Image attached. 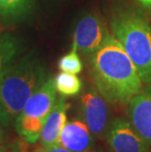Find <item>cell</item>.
<instances>
[{
	"instance_id": "6da1fadb",
	"label": "cell",
	"mask_w": 151,
	"mask_h": 152,
	"mask_svg": "<svg viewBox=\"0 0 151 152\" xmlns=\"http://www.w3.org/2000/svg\"><path fill=\"white\" fill-rule=\"evenodd\" d=\"M91 71L96 89L113 104H128L142 88L136 66L113 34L91 55Z\"/></svg>"
},
{
	"instance_id": "7a4b0ae2",
	"label": "cell",
	"mask_w": 151,
	"mask_h": 152,
	"mask_svg": "<svg viewBox=\"0 0 151 152\" xmlns=\"http://www.w3.org/2000/svg\"><path fill=\"white\" fill-rule=\"evenodd\" d=\"M47 80L46 70L34 51L17 58L0 83V123L14 125L31 94Z\"/></svg>"
},
{
	"instance_id": "3957f363",
	"label": "cell",
	"mask_w": 151,
	"mask_h": 152,
	"mask_svg": "<svg viewBox=\"0 0 151 152\" xmlns=\"http://www.w3.org/2000/svg\"><path fill=\"white\" fill-rule=\"evenodd\" d=\"M114 37L133 61L142 83L151 86V27L136 11L121 10L111 21Z\"/></svg>"
},
{
	"instance_id": "277c9868",
	"label": "cell",
	"mask_w": 151,
	"mask_h": 152,
	"mask_svg": "<svg viewBox=\"0 0 151 152\" xmlns=\"http://www.w3.org/2000/svg\"><path fill=\"white\" fill-rule=\"evenodd\" d=\"M112 35L98 16L86 15L77 24L73 34L72 49L92 55L107 42Z\"/></svg>"
},
{
	"instance_id": "5b68a950",
	"label": "cell",
	"mask_w": 151,
	"mask_h": 152,
	"mask_svg": "<svg viewBox=\"0 0 151 152\" xmlns=\"http://www.w3.org/2000/svg\"><path fill=\"white\" fill-rule=\"evenodd\" d=\"M106 137L113 152H150L148 143L124 119L112 123Z\"/></svg>"
},
{
	"instance_id": "8992f818",
	"label": "cell",
	"mask_w": 151,
	"mask_h": 152,
	"mask_svg": "<svg viewBox=\"0 0 151 152\" xmlns=\"http://www.w3.org/2000/svg\"><path fill=\"white\" fill-rule=\"evenodd\" d=\"M82 121L88 127L92 134L100 135L108 122V108L106 100L98 90L89 88L80 100Z\"/></svg>"
},
{
	"instance_id": "52a82bcc",
	"label": "cell",
	"mask_w": 151,
	"mask_h": 152,
	"mask_svg": "<svg viewBox=\"0 0 151 152\" xmlns=\"http://www.w3.org/2000/svg\"><path fill=\"white\" fill-rule=\"evenodd\" d=\"M130 123L151 147V86L142 87L128 102Z\"/></svg>"
},
{
	"instance_id": "ba28073f",
	"label": "cell",
	"mask_w": 151,
	"mask_h": 152,
	"mask_svg": "<svg viewBox=\"0 0 151 152\" xmlns=\"http://www.w3.org/2000/svg\"><path fill=\"white\" fill-rule=\"evenodd\" d=\"M56 101L57 90L54 79H47L28 98L21 114L45 124L48 115L56 104Z\"/></svg>"
},
{
	"instance_id": "9c48e42d",
	"label": "cell",
	"mask_w": 151,
	"mask_h": 152,
	"mask_svg": "<svg viewBox=\"0 0 151 152\" xmlns=\"http://www.w3.org/2000/svg\"><path fill=\"white\" fill-rule=\"evenodd\" d=\"M68 109L69 104L66 101L65 96H61L56 101V104L51 110L43 126L39 138L41 147H50L59 144L61 132L67 123Z\"/></svg>"
},
{
	"instance_id": "30bf717a",
	"label": "cell",
	"mask_w": 151,
	"mask_h": 152,
	"mask_svg": "<svg viewBox=\"0 0 151 152\" xmlns=\"http://www.w3.org/2000/svg\"><path fill=\"white\" fill-rule=\"evenodd\" d=\"M91 132L82 120L66 123L61 132L59 144L73 152H86L92 145Z\"/></svg>"
},
{
	"instance_id": "8fae6325",
	"label": "cell",
	"mask_w": 151,
	"mask_h": 152,
	"mask_svg": "<svg viewBox=\"0 0 151 152\" xmlns=\"http://www.w3.org/2000/svg\"><path fill=\"white\" fill-rule=\"evenodd\" d=\"M35 0H0V23L4 26L19 24L33 14Z\"/></svg>"
},
{
	"instance_id": "7c38bea8",
	"label": "cell",
	"mask_w": 151,
	"mask_h": 152,
	"mask_svg": "<svg viewBox=\"0 0 151 152\" xmlns=\"http://www.w3.org/2000/svg\"><path fill=\"white\" fill-rule=\"evenodd\" d=\"M23 50L20 38L10 33L0 34V83L12 63L19 58Z\"/></svg>"
},
{
	"instance_id": "4fadbf2b",
	"label": "cell",
	"mask_w": 151,
	"mask_h": 152,
	"mask_svg": "<svg viewBox=\"0 0 151 152\" xmlns=\"http://www.w3.org/2000/svg\"><path fill=\"white\" fill-rule=\"evenodd\" d=\"M56 90L62 96H75L82 90V80L75 74L61 72L54 77Z\"/></svg>"
},
{
	"instance_id": "5bb4252c",
	"label": "cell",
	"mask_w": 151,
	"mask_h": 152,
	"mask_svg": "<svg viewBox=\"0 0 151 152\" xmlns=\"http://www.w3.org/2000/svg\"><path fill=\"white\" fill-rule=\"evenodd\" d=\"M58 67L61 72H66L71 74H80L82 71V62L80 58L78 51L72 49L60 58Z\"/></svg>"
},
{
	"instance_id": "9a60e30c",
	"label": "cell",
	"mask_w": 151,
	"mask_h": 152,
	"mask_svg": "<svg viewBox=\"0 0 151 152\" xmlns=\"http://www.w3.org/2000/svg\"><path fill=\"white\" fill-rule=\"evenodd\" d=\"M28 142L22 140H14L0 143V152H28Z\"/></svg>"
},
{
	"instance_id": "2e32d148",
	"label": "cell",
	"mask_w": 151,
	"mask_h": 152,
	"mask_svg": "<svg viewBox=\"0 0 151 152\" xmlns=\"http://www.w3.org/2000/svg\"><path fill=\"white\" fill-rule=\"evenodd\" d=\"M37 152H73L67 148L63 147L62 145L60 144H56V145H53V146H50V147H40L36 149Z\"/></svg>"
},
{
	"instance_id": "e0dca14e",
	"label": "cell",
	"mask_w": 151,
	"mask_h": 152,
	"mask_svg": "<svg viewBox=\"0 0 151 152\" xmlns=\"http://www.w3.org/2000/svg\"><path fill=\"white\" fill-rule=\"evenodd\" d=\"M4 128H5L4 126L0 123V143L7 141V134H6V132L4 130Z\"/></svg>"
},
{
	"instance_id": "ac0fdd59",
	"label": "cell",
	"mask_w": 151,
	"mask_h": 152,
	"mask_svg": "<svg viewBox=\"0 0 151 152\" xmlns=\"http://www.w3.org/2000/svg\"><path fill=\"white\" fill-rule=\"evenodd\" d=\"M136 1L139 2L143 8H145L146 10L151 12V0H136Z\"/></svg>"
},
{
	"instance_id": "d6986e66",
	"label": "cell",
	"mask_w": 151,
	"mask_h": 152,
	"mask_svg": "<svg viewBox=\"0 0 151 152\" xmlns=\"http://www.w3.org/2000/svg\"><path fill=\"white\" fill-rule=\"evenodd\" d=\"M34 152H37V151H36V150H35V151H34Z\"/></svg>"
},
{
	"instance_id": "ffe728a7",
	"label": "cell",
	"mask_w": 151,
	"mask_h": 152,
	"mask_svg": "<svg viewBox=\"0 0 151 152\" xmlns=\"http://www.w3.org/2000/svg\"></svg>"
}]
</instances>
